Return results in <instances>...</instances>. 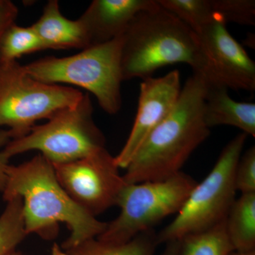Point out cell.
I'll return each mask as SVG.
<instances>
[{
    "label": "cell",
    "mask_w": 255,
    "mask_h": 255,
    "mask_svg": "<svg viewBox=\"0 0 255 255\" xmlns=\"http://www.w3.org/2000/svg\"><path fill=\"white\" fill-rule=\"evenodd\" d=\"M157 2L196 34L216 17L211 0H157Z\"/></svg>",
    "instance_id": "19"
},
{
    "label": "cell",
    "mask_w": 255,
    "mask_h": 255,
    "mask_svg": "<svg viewBox=\"0 0 255 255\" xmlns=\"http://www.w3.org/2000/svg\"><path fill=\"white\" fill-rule=\"evenodd\" d=\"M122 35L75 55L45 57L23 66L28 75L38 81L85 89L95 96L102 110L115 114L122 105Z\"/></svg>",
    "instance_id": "4"
},
{
    "label": "cell",
    "mask_w": 255,
    "mask_h": 255,
    "mask_svg": "<svg viewBox=\"0 0 255 255\" xmlns=\"http://www.w3.org/2000/svg\"><path fill=\"white\" fill-rule=\"evenodd\" d=\"M8 255H23L22 253H20V252H17L16 251H14V252H12V253H10V254Z\"/></svg>",
    "instance_id": "28"
},
{
    "label": "cell",
    "mask_w": 255,
    "mask_h": 255,
    "mask_svg": "<svg viewBox=\"0 0 255 255\" xmlns=\"http://www.w3.org/2000/svg\"><path fill=\"white\" fill-rule=\"evenodd\" d=\"M196 184L180 172L162 180L126 184L117 201L120 214L97 239L122 244L152 230L164 218L179 212Z\"/></svg>",
    "instance_id": "8"
},
{
    "label": "cell",
    "mask_w": 255,
    "mask_h": 255,
    "mask_svg": "<svg viewBox=\"0 0 255 255\" xmlns=\"http://www.w3.org/2000/svg\"><path fill=\"white\" fill-rule=\"evenodd\" d=\"M43 43L32 26L13 23L6 28L0 41V64L17 61L18 58L43 50Z\"/></svg>",
    "instance_id": "18"
},
{
    "label": "cell",
    "mask_w": 255,
    "mask_h": 255,
    "mask_svg": "<svg viewBox=\"0 0 255 255\" xmlns=\"http://www.w3.org/2000/svg\"><path fill=\"white\" fill-rule=\"evenodd\" d=\"M88 94L77 105L60 110L48 122L34 126L27 135L9 140L1 154L6 160L38 150L52 164L67 163L105 148V137L93 119Z\"/></svg>",
    "instance_id": "5"
},
{
    "label": "cell",
    "mask_w": 255,
    "mask_h": 255,
    "mask_svg": "<svg viewBox=\"0 0 255 255\" xmlns=\"http://www.w3.org/2000/svg\"><path fill=\"white\" fill-rule=\"evenodd\" d=\"M18 9L10 0H0V41L6 28L15 23Z\"/></svg>",
    "instance_id": "23"
},
{
    "label": "cell",
    "mask_w": 255,
    "mask_h": 255,
    "mask_svg": "<svg viewBox=\"0 0 255 255\" xmlns=\"http://www.w3.org/2000/svg\"><path fill=\"white\" fill-rule=\"evenodd\" d=\"M162 255H179V241L167 243V248Z\"/></svg>",
    "instance_id": "25"
},
{
    "label": "cell",
    "mask_w": 255,
    "mask_h": 255,
    "mask_svg": "<svg viewBox=\"0 0 255 255\" xmlns=\"http://www.w3.org/2000/svg\"><path fill=\"white\" fill-rule=\"evenodd\" d=\"M60 185L75 204L96 216L116 206L126 186L119 167L107 149L84 158L52 164Z\"/></svg>",
    "instance_id": "9"
},
{
    "label": "cell",
    "mask_w": 255,
    "mask_h": 255,
    "mask_svg": "<svg viewBox=\"0 0 255 255\" xmlns=\"http://www.w3.org/2000/svg\"><path fill=\"white\" fill-rule=\"evenodd\" d=\"M176 63L187 64L194 73H202L204 61L199 38L157 3L137 14L122 35V78L143 80Z\"/></svg>",
    "instance_id": "3"
},
{
    "label": "cell",
    "mask_w": 255,
    "mask_h": 255,
    "mask_svg": "<svg viewBox=\"0 0 255 255\" xmlns=\"http://www.w3.org/2000/svg\"><path fill=\"white\" fill-rule=\"evenodd\" d=\"M207 87L204 105L206 126L209 128L216 126H231L255 137V104L233 100L226 87Z\"/></svg>",
    "instance_id": "14"
},
{
    "label": "cell",
    "mask_w": 255,
    "mask_h": 255,
    "mask_svg": "<svg viewBox=\"0 0 255 255\" xmlns=\"http://www.w3.org/2000/svg\"><path fill=\"white\" fill-rule=\"evenodd\" d=\"M226 233L233 250L255 251V193L236 199L226 219Z\"/></svg>",
    "instance_id": "15"
},
{
    "label": "cell",
    "mask_w": 255,
    "mask_h": 255,
    "mask_svg": "<svg viewBox=\"0 0 255 255\" xmlns=\"http://www.w3.org/2000/svg\"><path fill=\"white\" fill-rule=\"evenodd\" d=\"M179 241V255H228L234 251L226 233V220Z\"/></svg>",
    "instance_id": "17"
},
{
    "label": "cell",
    "mask_w": 255,
    "mask_h": 255,
    "mask_svg": "<svg viewBox=\"0 0 255 255\" xmlns=\"http://www.w3.org/2000/svg\"><path fill=\"white\" fill-rule=\"evenodd\" d=\"M235 182L242 194L255 193V147H250L241 155L236 167Z\"/></svg>",
    "instance_id": "22"
},
{
    "label": "cell",
    "mask_w": 255,
    "mask_h": 255,
    "mask_svg": "<svg viewBox=\"0 0 255 255\" xmlns=\"http://www.w3.org/2000/svg\"><path fill=\"white\" fill-rule=\"evenodd\" d=\"M248 136L242 132L224 147L212 170L196 184L175 219L157 235L158 244L180 241L226 219L236 201V167Z\"/></svg>",
    "instance_id": "6"
},
{
    "label": "cell",
    "mask_w": 255,
    "mask_h": 255,
    "mask_svg": "<svg viewBox=\"0 0 255 255\" xmlns=\"http://www.w3.org/2000/svg\"><path fill=\"white\" fill-rule=\"evenodd\" d=\"M51 255H68L65 251L62 249L61 247L58 246L56 243L53 244L51 249Z\"/></svg>",
    "instance_id": "26"
},
{
    "label": "cell",
    "mask_w": 255,
    "mask_h": 255,
    "mask_svg": "<svg viewBox=\"0 0 255 255\" xmlns=\"http://www.w3.org/2000/svg\"><path fill=\"white\" fill-rule=\"evenodd\" d=\"M6 183L3 198L22 199L26 234H36L50 241L58 235L59 224L70 231L61 248L68 251L80 243L98 237L107 223L102 222L74 202L60 185L54 167L41 154L18 166L5 167Z\"/></svg>",
    "instance_id": "1"
},
{
    "label": "cell",
    "mask_w": 255,
    "mask_h": 255,
    "mask_svg": "<svg viewBox=\"0 0 255 255\" xmlns=\"http://www.w3.org/2000/svg\"><path fill=\"white\" fill-rule=\"evenodd\" d=\"M207 89L199 74L188 78L173 110L147 135L129 162L123 175L126 184L162 180L181 172L210 134L204 119Z\"/></svg>",
    "instance_id": "2"
},
{
    "label": "cell",
    "mask_w": 255,
    "mask_h": 255,
    "mask_svg": "<svg viewBox=\"0 0 255 255\" xmlns=\"http://www.w3.org/2000/svg\"><path fill=\"white\" fill-rule=\"evenodd\" d=\"M216 16L227 24L255 25V0H211Z\"/></svg>",
    "instance_id": "21"
},
{
    "label": "cell",
    "mask_w": 255,
    "mask_h": 255,
    "mask_svg": "<svg viewBox=\"0 0 255 255\" xmlns=\"http://www.w3.org/2000/svg\"><path fill=\"white\" fill-rule=\"evenodd\" d=\"M181 90V76L174 70L159 78L143 79L136 117L127 142L116 156L119 168L126 169L147 135L173 110Z\"/></svg>",
    "instance_id": "11"
},
{
    "label": "cell",
    "mask_w": 255,
    "mask_h": 255,
    "mask_svg": "<svg viewBox=\"0 0 255 255\" xmlns=\"http://www.w3.org/2000/svg\"><path fill=\"white\" fill-rule=\"evenodd\" d=\"M8 139L4 132L0 131V148L7 143ZM8 160L3 157L0 152V191H4L5 183H6V174H5V167L7 165Z\"/></svg>",
    "instance_id": "24"
},
{
    "label": "cell",
    "mask_w": 255,
    "mask_h": 255,
    "mask_svg": "<svg viewBox=\"0 0 255 255\" xmlns=\"http://www.w3.org/2000/svg\"><path fill=\"white\" fill-rule=\"evenodd\" d=\"M0 216V255H8L27 236L23 217L22 199L19 196L6 201Z\"/></svg>",
    "instance_id": "20"
},
{
    "label": "cell",
    "mask_w": 255,
    "mask_h": 255,
    "mask_svg": "<svg viewBox=\"0 0 255 255\" xmlns=\"http://www.w3.org/2000/svg\"><path fill=\"white\" fill-rule=\"evenodd\" d=\"M45 50H84L91 46L90 38L80 18L69 19L60 11L58 0H49L41 17L31 25Z\"/></svg>",
    "instance_id": "13"
},
{
    "label": "cell",
    "mask_w": 255,
    "mask_h": 255,
    "mask_svg": "<svg viewBox=\"0 0 255 255\" xmlns=\"http://www.w3.org/2000/svg\"><path fill=\"white\" fill-rule=\"evenodd\" d=\"M228 255H255V251L248 252H239L233 251Z\"/></svg>",
    "instance_id": "27"
},
{
    "label": "cell",
    "mask_w": 255,
    "mask_h": 255,
    "mask_svg": "<svg viewBox=\"0 0 255 255\" xmlns=\"http://www.w3.org/2000/svg\"><path fill=\"white\" fill-rule=\"evenodd\" d=\"M157 4V0H94L79 18L92 46L122 36L137 14Z\"/></svg>",
    "instance_id": "12"
},
{
    "label": "cell",
    "mask_w": 255,
    "mask_h": 255,
    "mask_svg": "<svg viewBox=\"0 0 255 255\" xmlns=\"http://www.w3.org/2000/svg\"><path fill=\"white\" fill-rule=\"evenodd\" d=\"M157 245V235L150 230L122 244L105 243L96 238L64 251L68 255H155Z\"/></svg>",
    "instance_id": "16"
},
{
    "label": "cell",
    "mask_w": 255,
    "mask_h": 255,
    "mask_svg": "<svg viewBox=\"0 0 255 255\" xmlns=\"http://www.w3.org/2000/svg\"><path fill=\"white\" fill-rule=\"evenodd\" d=\"M83 95L73 87L38 81L17 61L0 64V127L9 128L11 140L20 138L36 122L77 105Z\"/></svg>",
    "instance_id": "7"
},
{
    "label": "cell",
    "mask_w": 255,
    "mask_h": 255,
    "mask_svg": "<svg viewBox=\"0 0 255 255\" xmlns=\"http://www.w3.org/2000/svg\"><path fill=\"white\" fill-rule=\"evenodd\" d=\"M204 67L199 74L209 87L228 90H255V64L217 16L196 33Z\"/></svg>",
    "instance_id": "10"
}]
</instances>
